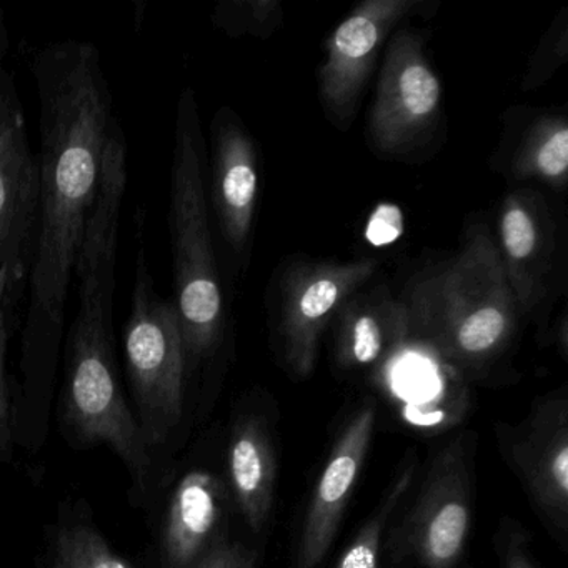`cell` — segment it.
<instances>
[{
    "label": "cell",
    "instance_id": "obj_24",
    "mask_svg": "<svg viewBox=\"0 0 568 568\" xmlns=\"http://www.w3.org/2000/svg\"><path fill=\"white\" fill-rule=\"evenodd\" d=\"M257 551L237 541H219L192 568H255Z\"/></svg>",
    "mask_w": 568,
    "mask_h": 568
},
{
    "label": "cell",
    "instance_id": "obj_21",
    "mask_svg": "<svg viewBox=\"0 0 568 568\" xmlns=\"http://www.w3.org/2000/svg\"><path fill=\"white\" fill-rule=\"evenodd\" d=\"M382 314L365 311L348 322L344 338V361L355 365H371L381 358L385 348V331Z\"/></svg>",
    "mask_w": 568,
    "mask_h": 568
},
{
    "label": "cell",
    "instance_id": "obj_18",
    "mask_svg": "<svg viewBox=\"0 0 568 568\" xmlns=\"http://www.w3.org/2000/svg\"><path fill=\"white\" fill-rule=\"evenodd\" d=\"M412 477H414V468L408 467L392 484L374 514L352 538L351 544L347 545L344 554L335 564V568H381L378 558H381L382 534H384L392 511L395 510L398 501L410 487Z\"/></svg>",
    "mask_w": 568,
    "mask_h": 568
},
{
    "label": "cell",
    "instance_id": "obj_19",
    "mask_svg": "<svg viewBox=\"0 0 568 568\" xmlns=\"http://www.w3.org/2000/svg\"><path fill=\"white\" fill-rule=\"evenodd\" d=\"M568 171L567 122L551 121L538 129L518 161V172L538 175L551 184H564Z\"/></svg>",
    "mask_w": 568,
    "mask_h": 568
},
{
    "label": "cell",
    "instance_id": "obj_10",
    "mask_svg": "<svg viewBox=\"0 0 568 568\" xmlns=\"http://www.w3.org/2000/svg\"><path fill=\"white\" fill-rule=\"evenodd\" d=\"M415 6V0H367L335 29L321 71V92L341 128L351 122L388 32Z\"/></svg>",
    "mask_w": 568,
    "mask_h": 568
},
{
    "label": "cell",
    "instance_id": "obj_16",
    "mask_svg": "<svg viewBox=\"0 0 568 568\" xmlns=\"http://www.w3.org/2000/svg\"><path fill=\"white\" fill-rule=\"evenodd\" d=\"M229 475L245 521L261 531L271 517L277 480L274 448L261 418L244 417L232 430Z\"/></svg>",
    "mask_w": 568,
    "mask_h": 568
},
{
    "label": "cell",
    "instance_id": "obj_2",
    "mask_svg": "<svg viewBox=\"0 0 568 568\" xmlns=\"http://www.w3.org/2000/svg\"><path fill=\"white\" fill-rule=\"evenodd\" d=\"M171 169V229L174 304L189 365L207 361L224 335V297L219 284L204 179V138L197 101L182 92L175 114Z\"/></svg>",
    "mask_w": 568,
    "mask_h": 568
},
{
    "label": "cell",
    "instance_id": "obj_25",
    "mask_svg": "<svg viewBox=\"0 0 568 568\" xmlns=\"http://www.w3.org/2000/svg\"><path fill=\"white\" fill-rule=\"evenodd\" d=\"M501 568H537L531 561L527 544L520 535H514L505 545Z\"/></svg>",
    "mask_w": 568,
    "mask_h": 568
},
{
    "label": "cell",
    "instance_id": "obj_14",
    "mask_svg": "<svg viewBox=\"0 0 568 568\" xmlns=\"http://www.w3.org/2000/svg\"><path fill=\"white\" fill-rule=\"evenodd\" d=\"M255 202L254 145L237 119L221 111L214 131V205L225 241L234 251H241L251 235Z\"/></svg>",
    "mask_w": 568,
    "mask_h": 568
},
{
    "label": "cell",
    "instance_id": "obj_4",
    "mask_svg": "<svg viewBox=\"0 0 568 568\" xmlns=\"http://www.w3.org/2000/svg\"><path fill=\"white\" fill-rule=\"evenodd\" d=\"M434 301L437 344L457 364L477 365L500 351L514 324L515 298L501 255L485 234L437 278Z\"/></svg>",
    "mask_w": 568,
    "mask_h": 568
},
{
    "label": "cell",
    "instance_id": "obj_23",
    "mask_svg": "<svg viewBox=\"0 0 568 568\" xmlns=\"http://www.w3.org/2000/svg\"><path fill=\"white\" fill-rule=\"evenodd\" d=\"M404 234V215L394 204H381L372 214L365 229V237L375 247L394 244Z\"/></svg>",
    "mask_w": 568,
    "mask_h": 568
},
{
    "label": "cell",
    "instance_id": "obj_9",
    "mask_svg": "<svg viewBox=\"0 0 568 568\" xmlns=\"http://www.w3.org/2000/svg\"><path fill=\"white\" fill-rule=\"evenodd\" d=\"M504 450L541 517L560 534L568 527V405L548 398L510 434Z\"/></svg>",
    "mask_w": 568,
    "mask_h": 568
},
{
    "label": "cell",
    "instance_id": "obj_26",
    "mask_svg": "<svg viewBox=\"0 0 568 568\" xmlns=\"http://www.w3.org/2000/svg\"><path fill=\"white\" fill-rule=\"evenodd\" d=\"M9 48V31L8 22H6L4 6L0 2V65H2V59H4L6 52Z\"/></svg>",
    "mask_w": 568,
    "mask_h": 568
},
{
    "label": "cell",
    "instance_id": "obj_15",
    "mask_svg": "<svg viewBox=\"0 0 568 568\" xmlns=\"http://www.w3.org/2000/svg\"><path fill=\"white\" fill-rule=\"evenodd\" d=\"M222 518V487L205 470L189 471L175 488L164 527V554L171 568H192L211 548Z\"/></svg>",
    "mask_w": 568,
    "mask_h": 568
},
{
    "label": "cell",
    "instance_id": "obj_7",
    "mask_svg": "<svg viewBox=\"0 0 568 568\" xmlns=\"http://www.w3.org/2000/svg\"><path fill=\"white\" fill-rule=\"evenodd\" d=\"M470 525V457L460 437L432 462L424 487L398 528V554L424 568H457Z\"/></svg>",
    "mask_w": 568,
    "mask_h": 568
},
{
    "label": "cell",
    "instance_id": "obj_13",
    "mask_svg": "<svg viewBox=\"0 0 568 568\" xmlns=\"http://www.w3.org/2000/svg\"><path fill=\"white\" fill-rule=\"evenodd\" d=\"M128 187V142L115 118L102 152L98 191L85 217L79 244L75 272L81 281L79 294L104 295L114 301L115 258L119 224Z\"/></svg>",
    "mask_w": 568,
    "mask_h": 568
},
{
    "label": "cell",
    "instance_id": "obj_3",
    "mask_svg": "<svg viewBox=\"0 0 568 568\" xmlns=\"http://www.w3.org/2000/svg\"><path fill=\"white\" fill-rule=\"evenodd\" d=\"M78 317L68 347L65 408L69 424L85 442H104L128 465L134 481L148 475V440L125 404L112 351V301L79 294Z\"/></svg>",
    "mask_w": 568,
    "mask_h": 568
},
{
    "label": "cell",
    "instance_id": "obj_8",
    "mask_svg": "<svg viewBox=\"0 0 568 568\" xmlns=\"http://www.w3.org/2000/svg\"><path fill=\"white\" fill-rule=\"evenodd\" d=\"M440 82L417 36L392 41L371 115V134L382 151H402L422 141L437 121Z\"/></svg>",
    "mask_w": 568,
    "mask_h": 568
},
{
    "label": "cell",
    "instance_id": "obj_6",
    "mask_svg": "<svg viewBox=\"0 0 568 568\" xmlns=\"http://www.w3.org/2000/svg\"><path fill=\"white\" fill-rule=\"evenodd\" d=\"M38 227V159L14 79L0 65V301L8 308L31 275Z\"/></svg>",
    "mask_w": 568,
    "mask_h": 568
},
{
    "label": "cell",
    "instance_id": "obj_12",
    "mask_svg": "<svg viewBox=\"0 0 568 568\" xmlns=\"http://www.w3.org/2000/svg\"><path fill=\"white\" fill-rule=\"evenodd\" d=\"M377 262L328 264L307 268L292 281L285 294V361L298 377L314 371L318 338L332 312L354 294L372 274Z\"/></svg>",
    "mask_w": 568,
    "mask_h": 568
},
{
    "label": "cell",
    "instance_id": "obj_17",
    "mask_svg": "<svg viewBox=\"0 0 568 568\" xmlns=\"http://www.w3.org/2000/svg\"><path fill=\"white\" fill-rule=\"evenodd\" d=\"M505 274L515 301L524 311L537 298L535 265L541 255V227L527 201L508 199L500 217Z\"/></svg>",
    "mask_w": 568,
    "mask_h": 568
},
{
    "label": "cell",
    "instance_id": "obj_1",
    "mask_svg": "<svg viewBox=\"0 0 568 568\" xmlns=\"http://www.w3.org/2000/svg\"><path fill=\"white\" fill-rule=\"evenodd\" d=\"M39 101V227L29 287L28 337L58 341L64 325L85 217L98 191L102 152L115 121L101 51L62 41L31 61Z\"/></svg>",
    "mask_w": 568,
    "mask_h": 568
},
{
    "label": "cell",
    "instance_id": "obj_22",
    "mask_svg": "<svg viewBox=\"0 0 568 568\" xmlns=\"http://www.w3.org/2000/svg\"><path fill=\"white\" fill-rule=\"evenodd\" d=\"M8 305L0 301V458L9 460L14 447L11 424V402H9L8 374H6V352H8Z\"/></svg>",
    "mask_w": 568,
    "mask_h": 568
},
{
    "label": "cell",
    "instance_id": "obj_20",
    "mask_svg": "<svg viewBox=\"0 0 568 568\" xmlns=\"http://www.w3.org/2000/svg\"><path fill=\"white\" fill-rule=\"evenodd\" d=\"M54 568H134L94 528H65L55 541Z\"/></svg>",
    "mask_w": 568,
    "mask_h": 568
},
{
    "label": "cell",
    "instance_id": "obj_5",
    "mask_svg": "<svg viewBox=\"0 0 568 568\" xmlns=\"http://www.w3.org/2000/svg\"><path fill=\"white\" fill-rule=\"evenodd\" d=\"M125 362L144 418L145 440H161L181 420L187 358L178 312L155 291L144 247L139 251L125 325Z\"/></svg>",
    "mask_w": 568,
    "mask_h": 568
},
{
    "label": "cell",
    "instance_id": "obj_11",
    "mask_svg": "<svg viewBox=\"0 0 568 568\" xmlns=\"http://www.w3.org/2000/svg\"><path fill=\"white\" fill-rule=\"evenodd\" d=\"M377 412L372 404L352 415L312 490L298 540L295 568H318L334 544L371 450Z\"/></svg>",
    "mask_w": 568,
    "mask_h": 568
}]
</instances>
